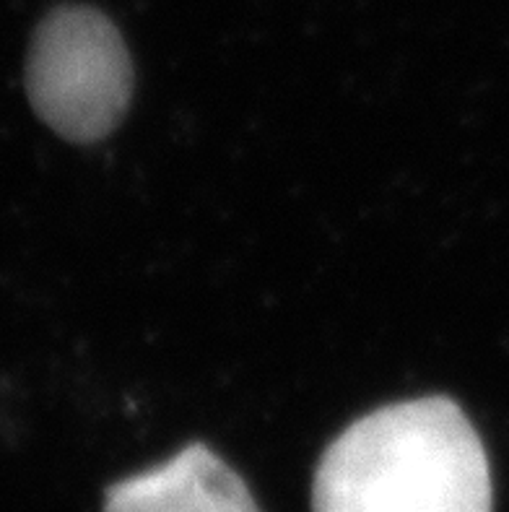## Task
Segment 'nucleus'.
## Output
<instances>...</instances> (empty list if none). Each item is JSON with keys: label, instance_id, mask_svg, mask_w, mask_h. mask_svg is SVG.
<instances>
[{"label": "nucleus", "instance_id": "obj_1", "mask_svg": "<svg viewBox=\"0 0 509 512\" xmlns=\"http://www.w3.org/2000/svg\"><path fill=\"white\" fill-rule=\"evenodd\" d=\"M312 512H491L489 458L450 398L393 403L330 442Z\"/></svg>", "mask_w": 509, "mask_h": 512}, {"label": "nucleus", "instance_id": "obj_2", "mask_svg": "<svg viewBox=\"0 0 509 512\" xmlns=\"http://www.w3.org/2000/svg\"><path fill=\"white\" fill-rule=\"evenodd\" d=\"M26 94L65 141L110 136L133 94V63L117 26L89 6L55 8L32 37Z\"/></svg>", "mask_w": 509, "mask_h": 512}, {"label": "nucleus", "instance_id": "obj_3", "mask_svg": "<svg viewBox=\"0 0 509 512\" xmlns=\"http://www.w3.org/2000/svg\"><path fill=\"white\" fill-rule=\"evenodd\" d=\"M104 512H260L232 466L206 445H187L164 466L117 481Z\"/></svg>", "mask_w": 509, "mask_h": 512}]
</instances>
